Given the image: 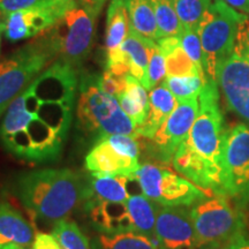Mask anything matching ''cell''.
<instances>
[{"mask_svg":"<svg viewBox=\"0 0 249 249\" xmlns=\"http://www.w3.org/2000/svg\"><path fill=\"white\" fill-rule=\"evenodd\" d=\"M157 44L166 61V76L201 75L207 77L202 75L192 59L187 55L178 36L164 37L157 40Z\"/></svg>","mask_w":249,"mask_h":249,"instance_id":"cell-21","label":"cell"},{"mask_svg":"<svg viewBox=\"0 0 249 249\" xmlns=\"http://www.w3.org/2000/svg\"><path fill=\"white\" fill-rule=\"evenodd\" d=\"M135 176L142 187L143 194L161 205L191 207L214 195L197 187L191 180L182 178L160 163L143 164Z\"/></svg>","mask_w":249,"mask_h":249,"instance_id":"cell-9","label":"cell"},{"mask_svg":"<svg viewBox=\"0 0 249 249\" xmlns=\"http://www.w3.org/2000/svg\"><path fill=\"white\" fill-rule=\"evenodd\" d=\"M129 15L124 0H112L107 9L105 48L107 51L120 48L128 35Z\"/></svg>","mask_w":249,"mask_h":249,"instance_id":"cell-23","label":"cell"},{"mask_svg":"<svg viewBox=\"0 0 249 249\" xmlns=\"http://www.w3.org/2000/svg\"><path fill=\"white\" fill-rule=\"evenodd\" d=\"M224 0H213L198 26L205 75L216 81L217 67L233 53L239 24L245 18Z\"/></svg>","mask_w":249,"mask_h":249,"instance_id":"cell-6","label":"cell"},{"mask_svg":"<svg viewBox=\"0 0 249 249\" xmlns=\"http://www.w3.org/2000/svg\"><path fill=\"white\" fill-rule=\"evenodd\" d=\"M102 1H103V2H104V4H105V1H107V0H102Z\"/></svg>","mask_w":249,"mask_h":249,"instance_id":"cell-42","label":"cell"},{"mask_svg":"<svg viewBox=\"0 0 249 249\" xmlns=\"http://www.w3.org/2000/svg\"><path fill=\"white\" fill-rule=\"evenodd\" d=\"M165 76H166V61L160 50V46L156 44L150 52L145 89L152 90L155 87L160 86V83L164 81Z\"/></svg>","mask_w":249,"mask_h":249,"instance_id":"cell-32","label":"cell"},{"mask_svg":"<svg viewBox=\"0 0 249 249\" xmlns=\"http://www.w3.org/2000/svg\"><path fill=\"white\" fill-rule=\"evenodd\" d=\"M196 247L213 242L245 238L244 217L238 205H232L226 195H211L191 208Z\"/></svg>","mask_w":249,"mask_h":249,"instance_id":"cell-8","label":"cell"},{"mask_svg":"<svg viewBox=\"0 0 249 249\" xmlns=\"http://www.w3.org/2000/svg\"><path fill=\"white\" fill-rule=\"evenodd\" d=\"M33 249H64L53 234L38 233L35 236Z\"/></svg>","mask_w":249,"mask_h":249,"instance_id":"cell-36","label":"cell"},{"mask_svg":"<svg viewBox=\"0 0 249 249\" xmlns=\"http://www.w3.org/2000/svg\"><path fill=\"white\" fill-rule=\"evenodd\" d=\"M129 15V28L145 37L158 40V27L151 0H124Z\"/></svg>","mask_w":249,"mask_h":249,"instance_id":"cell-25","label":"cell"},{"mask_svg":"<svg viewBox=\"0 0 249 249\" xmlns=\"http://www.w3.org/2000/svg\"><path fill=\"white\" fill-rule=\"evenodd\" d=\"M155 234L160 249H197L191 207L158 204Z\"/></svg>","mask_w":249,"mask_h":249,"instance_id":"cell-14","label":"cell"},{"mask_svg":"<svg viewBox=\"0 0 249 249\" xmlns=\"http://www.w3.org/2000/svg\"><path fill=\"white\" fill-rule=\"evenodd\" d=\"M99 86L108 95L118 97L126 87V76H119L108 71H104L103 75L99 76Z\"/></svg>","mask_w":249,"mask_h":249,"instance_id":"cell-33","label":"cell"},{"mask_svg":"<svg viewBox=\"0 0 249 249\" xmlns=\"http://www.w3.org/2000/svg\"><path fill=\"white\" fill-rule=\"evenodd\" d=\"M158 203L151 201L144 194L133 195L127 201V208L132 217L136 233L150 239H156L155 226L157 219Z\"/></svg>","mask_w":249,"mask_h":249,"instance_id":"cell-22","label":"cell"},{"mask_svg":"<svg viewBox=\"0 0 249 249\" xmlns=\"http://www.w3.org/2000/svg\"><path fill=\"white\" fill-rule=\"evenodd\" d=\"M227 5L244 13H249V0H224Z\"/></svg>","mask_w":249,"mask_h":249,"instance_id":"cell-39","label":"cell"},{"mask_svg":"<svg viewBox=\"0 0 249 249\" xmlns=\"http://www.w3.org/2000/svg\"><path fill=\"white\" fill-rule=\"evenodd\" d=\"M86 201L127 202L133 195L143 194L135 174L133 176H107L92 173L87 181Z\"/></svg>","mask_w":249,"mask_h":249,"instance_id":"cell-15","label":"cell"},{"mask_svg":"<svg viewBox=\"0 0 249 249\" xmlns=\"http://www.w3.org/2000/svg\"><path fill=\"white\" fill-rule=\"evenodd\" d=\"M79 89L77 127L85 135L96 141L114 134L139 138L136 126L121 108L117 97L101 88L98 75L83 73Z\"/></svg>","mask_w":249,"mask_h":249,"instance_id":"cell-4","label":"cell"},{"mask_svg":"<svg viewBox=\"0 0 249 249\" xmlns=\"http://www.w3.org/2000/svg\"><path fill=\"white\" fill-rule=\"evenodd\" d=\"M208 77L201 75L191 76H166L164 83L171 90L177 101H185V99L198 97V93L203 88Z\"/></svg>","mask_w":249,"mask_h":249,"instance_id":"cell-29","label":"cell"},{"mask_svg":"<svg viewBox=\"0 0 249 249\" xmlns=\"http://www.w3.org/2000/svg\"><path fill=\"white\" fill-rule=\"evenodd\" d=\"M179 38L182 49L185 50L187 55L192 59L202 75L207 76L203 66V50H202L201 38L197 31L183 29Z\"/></svg>","mask_w":249,"mask_h":249,"instance_id":"cell-31","label":"cell"},{"mask_svg":"<svg viewBox=\"0 0 249 249\" xmlns=\"http://www.w3.org/2000/svg\"><path fill=\"white\" fill-rule=\"evenodd\" d=\"M216 81L227 107L249 124V61L232 53L218 65Z\"/></svg>","mask_w":249,"mask_h":249,"instance_id":"cell-13","label":"cell"},{"mask_svg":"<svg viewBox=\"0 0 249 249\" xmlns=\"http://www.w3.org/2000/svg\"><path fill=\"white\" fill-rule=\"evenodd\" d=\"M52 234L64 249H91L89 240L73 220L64 219L53 226Z\"/></svg>","mask_w":249,"mask_h":249,"instance_id":"cell-28","label":"cell"},{"mask_svg":"<svg viewBox=\"0 0 249 249\" xmlns=\"http://www.w3.org/2000/svg\"><path fill=\"white\" fill-rule=\"evenodd\" d=\"M54 1L62 2V4H77V5H83V6H91V7H96L102 9L104 6V2L102 0H54Z\"/></svg>","mask_w":249,"mask_h":249,"instance_id":"cell-38","label":"cell"},{"mask_svg":"<svg viewBox=\"0 0 249 249\" xmlns=\"http://www.w3.org/2000/svg\"><path fill=\"white\" fill-rule=\"evenodd\" d=\"M158 27V39L170 36H180L183 28L172 0H151Z\"/></svg>","mask_w":249,"mask_h":249,"instance_id":"cell-26","label":"cell"},{"mask_svg":"<svg viewBox=\"0 0 249 249\" xmlns=\"http://www.w3.org/2000/svg\"><path fill=\"white\" fill-rule=\"evenodd\" d=\"M139 138L124 134L96 141L86 157V169L107 176H133L140 169Z\"/></svg>","mask_w":249,"mask_h":249,"instance_id":"cell-10","label":"cell"},{"mask_svg":"<svg viewBox=\"0 0 249 249\" xmlns=\"http://www.w3.org/2000/svg\"><path fill=\"white\" fill-rule=\"evenodd\" d=\"M49 1L50 0H0V8L7 17L13 12L39 7Z\"/></svg>","mask_w":249,"mask_h":249,"instance_id":"cell-35","label":"cell"},{"mask_svg":"<svg viewBox=\"0 0 249 249\" xmlns=\"http://www.w3.org/2000/svg\"><path fill=\"white\" fill-rule=\"evenodd\" d=\"M53 59L48 43L38 36L0 61V117Z\"/></svg>","mask_w":249,"mask_h":249,"instance_id":"cell-7","label":"cell"},{"mask_svg":"<svg viewBox=\"0 0 249 249\" xmlns=\"http://www.w3.org/2000/svg\"><path fill=\"white\" fill-rule=\"evenodd\" d=\"M149 113L144 123L136 128L139 138L151 139L178 105V101L163 82L149 93Z\"/></svg>","mask_w":249,"mask_h":249,"instance_id":"cell-17","label":"cell"},{"mask_svg":"<svg viewBox=\"0 0 249 249\" xmlns=\"http://www.w3.org/2000/svg\"><path fill=\"white\" fill-rule=\"evenodd\" d=\"M87 183L67 169L37 170L18 180L17 194L31 214L54 226L85 202Z\"/></svg>","mask_w":249,"mask_h":249,"instance_id":"cell-3","label":"cell"},{"mask_svg":"<svg viewBox=\"0 0 249 249\" xmlns=\"http://www.w3.org/2000/svg\"><path fill=\"white\" fill-rule=\"evenodd\" d=\"M233 53L249 61V18H245L239 24L235 37Z\"/></svg>","mask_w":249,"mask_h":249,"instance_id":"cell-34","label":"cell"},{"mask_svg":"<svg viewBox=\"0 0 249 249\" xmlns=\"http://www.w3.org/2000/svg\"><path fill=\"white\" fill-rule=\"evenodd\" d=\"M156 45L152 39L145 38L129 28L128 35L120 45L124 53L126 54L129 64V74L139 80L145 88L147 85V73L150 52Z\"/></svg>","mask_w":249,"mask_h":249,"instance_id":"cell-19","label":"cell"},{"mask_svg":"<svg viewBox=\"0 0 249 249\" xmlns=\"http://www.w3.org/2000/svg\"><path fill=\"white\" fill-rule=\"evenodd\" d=\"M172 1L183 29L197 31L201 18L210 7L213 0H172Z\"/></svg>","mask_w":249,"mask_h":249,"instance_id":"cell-27","label":"cell"},{"mask_svg":"<svg viewBox=\"0 0 249 249\" xmlns=\"http://www.w3.org/2000/svg\"><path fill=\"white\" fill-rule=\"evenodd\" d=\"M101 9L74 4L57 22L39 34L53 52L55 60L79 68L88 58L96 35V20Z\"/></svg>","mask_w":249,"mask_h":249,"instance_id":"cell-5","label":"cell"},{"mask_svg":"<svg viewBox=\"0 0 249 249\" xmlns=\"http://www.w3.org/2000/svg\"><path fill=\"white\" fill-rule=\"evenodd\" d=\"M35 233L22 214L7 202H0V249L9 245L30 247Z\"/></svg>","mask_w":249,"mask_h":249,"instance_id":"cell-18","label":"cell"},{"mask_svg":"<svg viewBox=\"0 0 249 249\" xmlns=\"http://www.w3.org/2000/svg\"><path fill=\"white\" fill-rule=\"evenodd\" d=\"M77 68L54 60L6 110L0 142L18 160L49 163L61 155L75 105Z\"/></svg>","mask_w":249,"mask_h":249,"instance_id":"cell-1","label":"cell"},{"mask_svg":"<svg viewBox=\"0 0 249 249\" xmlns=\"http://www.w3.org/2000/svg\"><path fill=\"white\" fill-rule=\"evenodd\" d=\"M225 195L239 208L249 204V124L229 127L224 143Z\"/></svg>","mask_w":249,"mask_h":249,"instance_id":"cell-11","label":"cell"},{"mask_svg":"<svg viewBox=\"0 0 249 249\" xmlns=\"http://www.w3.org/2000/svg\"><path fill=\"white\" fill-rule=\"evenodd\" d=\"M85 210L98 232L107 234L135 232L127 202L86 201Z\"/></svg>","mask_w":249,"mask_h":249,"instance_id":"cell-16","label":"cell"},{"mask_svg":"<svg viewBox=\"0 0 249 249\" xmlns=\"http://www.w3.org/2000/svg\"><path fill=\"white\" fill-rule=\"evenodd\" d=\"M198 112V98H189L178 102V105L166 121L151 139L147 140V147L158 163L172 164L180 144L191 132Z\"/></svg>","mask_w":249,"mask_h":249,"instance_id":"cell-12","label":"cell"},{"mask_svg":"<svg viewBox=\"0 0 249 249\" xmlns=\"http://www.w3.org/2000/svg\"><path fill=\"white\" fill-rule=\"evenodd\" d=\"M248 244L247 236L240 239H233V240L229 241H222V242H213V244L205 245L203 247L198 249H240L241 246Z\"/></svg>","mask_w":249,"mask_h":249,"instance_id":"cell-37","label":"cell"},{"mask_svg":"<svg viewBox=\"0 0 249 249\" xmlns=\"http://www.w3.org/2000/svg\"><path fill=\"white\" fill-rule=\"evenodd\" d=\"M90 246L91 249H160L157 239H150L136 232L101 233L92 239Z\"/></svg>","mask_w":249,"mask_h":249,"instance_id":"cell-24","label":"cell"},{"mask_svg":"<svg viewBox=\"0 0 249 249\" xmlns=\"http://www.w3.org/2000/svg\"><path fill=\"white\" fill-rule=\"evenodd\" d=\"M4 33L9 42H18L35 36L27 22L24 11L13 12L7 15Z\"/></svg>","mask_w":249,"mask_h":249,"instance_id":"cell-30","label":"cell"},{"mask_svg":"<svg viewBox=\"0 0 249 249\" xmlns=\"http://www.w3.org/2000/svg\"><path fill=\"white\" fill-rule=\"evenodd\" d=\"M6 18H7V17H6V15L4 14V12L1 11V8H0V34H1L2 31H5Z\"/></svg>","mask_w":249,"mask_h":249,"instance_id":"cell-40","label":"cell"},{"mask_svg":"<svg viewBox=\"0 0 249 249\" xmlns=\"http://www.w3.org/2000/svg\"><path fill=\"white\" fill-rule=\"evenodd\" d=\"M117 98L121 108L130 118L136 128L141 126L147 119L150 107L147 89L142 86V83L133 75L127 74L126 87Z\"/></svg>","mask_w":249,"mask_h":249,"instance_id":"cell-20","label":"cell"},{"mask_svg":"<svg viewBox=\"0 0 249 249\" xmlns=\"http://www.w3.org/2000/svg\"><path fill=\"white\" fill-rule=\"evenodd\" d=\"M4 249H28L27 247H21V246H17V245H9L7 247H5Z\"/></svg>","mask_w":249,"mask_h":249,"instance_id":"cell-41","label":"cell"},{"mask_svg":"<svg viewBox=\"0 0 249 249\" xmlns=\"http://www.w3.org/2000/svg\"><path fill=\"white\" fill-rule=\"evenodd\" d=\"M198 112L191 132L172 160L177 172L214 195H225L224 143L229 127L219 107L217 81L208 77L198 93Z\"/></svg>","mask_w":249,"mask_h":249,"instance_id":"cell-2","label":"cell"}]
</instances>
